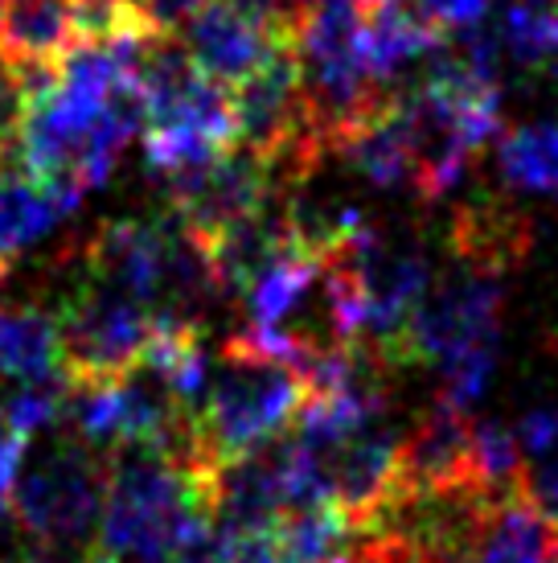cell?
Masks as SVG:
<instances>
[{"label": "cell", "instance_id": "cell-1", "mask_svg": "<svg viewBox=\"0 0 558 563\" xmlns=\"http://www.w3.org/2000/svg\"><path fill=\"white\" fill-rule=\"evenodd\" d=\"M505 284L501 267L460 260L435 276L432 292L406 329L403 358L427 362L435 371V404L472 416L496 375Z\"/></svg>", "mask_w": 558, "mask_h": 563}, {"label": "cell", "instance_id": "cell-2", "mask_svg": "<svg viewBox=\"0 0 558 563\" xmlns=\"http://www.w3.org/2000/svg\"><path fill=\"white\" fill-rule=\"evenodd\" d=\"M210 527L205 477L148 449L108 456L99 555L108 563H177Z\"/></svg>", "mask_w": 558, "mask_h": 563}, {"label": "cell", "instance_id": "cell-3", "mask_svg": "<svg viewBox=\"0 0 558 563\" xmlns=\"http://www.w3.org/2000/svg\"><path fill=\"white\" fill-rule=\"evenodd\" d=\"M309 404V383L288 362L264 354L234 333L214 358L210 391L198 416L205 470L250 456L283 440Z\"/></svg>", "mask_w": 558, "mask_h": 563}, {"label": "cell", "instance_id": "cell-4", "mask_svg": "<svg viewBox=\"0 0 558 563\" xmlns=\"http://www.w3.org/2000/svg\"><path fill=\"white\" fill-rule=\"evenodd\" d=\"M103 494L108 456L66 440L33 456L30 470H21L9 494V515L42 548V555L82 560L103 522Z\"/></svg>", "mask_w": 558, "mask_h": 563}, {"label": "cell", "instance_id": "cell-5", "mask_svg": "<svg viewBox=\"0 0 558 563\" xmlns=\"http://www.w3.org/2000/svg\"><path fill=\"white\" fill-rule=\"evenodd\" d=\"M58 329H63V366L70 383H103L136 366L156 342V317L140 300L78 272L63 292Z\"/></svg>", "mask_w": 558, "mask_h": 563}, {"label": "cell", "instance_id": "cell-6", "mask_svg": "<svg viewBox=\"0 0 558 563\" xmlns=\"http://www.w3.org/2000/svg\"><path fill=\"white\" fill-rule=\"evenodd\" d=\"M160 189L169 198V214H177L186 222L189 235H198L202 243H214L231 227L264 214L279 198V181L271 165L247 148H231L202 169L165 181Z\"/></svg>", "mask_w": 558, "mask_h": 563}, {"label": "cell", "instance_id": "cell-7", "mask_svg": "<svg viewBox=\"0 0 558 563\" xmlns=\"http://www.w3.org/2000/svg\"><path fill=\"white\" fill-rule=\"evenodd\" d=\"M189 63L217 87H238L255 70H264L279 49H288V33L243 9L238 0H210L189 21L181 37Z\"/></svg>", "mask_w": 558, "mask_h": 563}, {"label": "cell", "instance_id": "cell-8", "mask_svg": "<svg viewBox=\"0 0 558 563\" xmlns=\"http://www.w3.org/2000/svg\"><path fill=\"white\" fill-rule=\"evenodd\" d=\"M82 194L49 186L0 153V267L13 272L30 251H37L78 210Z\"/></svg>", "mask_w": 558, "mask_h": 563}, {"label": "cell", "instance_id": "cell-9", "mask_svg": "<svg viewBox=\"0 0 558 563\" xmlns=\"http://www.w3.org/2000/svg\"><path fill=\"white\" fill-rule=\"evenodd\" d=\"M366 54L378 87L390 91L411 75H427L444 58V37L415 13L411 0H370L366 13Z\"/></svg>", "mask_w": 558, "mask_h": 563}, {"label": "cell", "instance_id": "cell-10", "mask_svg": "<svg viewBox=\"0 0 558 563\" xmlns=\"http://www.w3.org/2000/svg\"><path fill=\"white\" fill-rule=\"evenodd\" d=\"M349 169L373 189H411L415 194L418 169H415V144L406 132V120L399 111V99H390L387 108H378L373 115H366L361 124H354L349 132H342L337 141L328 144Z\"/></svg>", "mask_w": 558, "mask_h": 563}, {"label": "cell", "instance_id": "cell-11", "mask_svg": "<svg viewBox=\"0 0 558 563\" xmlns=\"http://www.w3.org/2000/svg\"><path fill=\"white\" fill-rule=\"evenodd\" d=\"M82 46L78 0H9L0 16V58L9 66H54Z\"/></svg>", "mask_w": 558, "mask_h": 563}, {"label": "cell", "instance_id": "cell-12", "mask_svg": "<svg viewBox=\"0 0 558 563\" xmlns=\"http://www.w3.org/2000/svg\"><path fill=\"white\" fill-rule=\"evenodd\" d=\"M63 375L58 313L42 300L0 305V378L16 387H37V383H58Z\"/></svg>", "mask_w": 558, "mask_h": 563}, {"label": "cell", "instance_id": "cell-13", "mask_svg": "<svg viewBox=\"0 0 558 563\" xmlns=\"http://www.w3.org/2000/svg\"><path fill=\"white\" fill-rule=\"evenodd\" d=\"M555 539V527L538 515V506L526 494H513L489 510L481 534L460 555V563H546Z\"/></svg>", "mask_w": 558, "mask_h": 563}, {"label": "cell", "instance_id": "cell-14", "mask_svg": "<svg viewBox=\"0 0 558 563\" xmlns=\"http://www.w3.org/2000/svg\"><path fill=\"white\" fill-rule=\"evenodd\" d=\"M496 169H501V181L517 189L522 198L558 206V115L526 120L501 132Z\"/></svg>", "mask_w": 558, "mask_h": 563}, {"label": "cell", "instance_id": "cell-15", "mask_svg": "<svg viewBox=\"0 0 558 563\" xmlns=\"http://www.w3.org/2000/svg\"><path fill=\"white\" fill-rule=\"evenodd\" d=\"M361 531L337 510V506H300L283 515L271 531V548L279 563H337L354 555Z\"/></svg>", "mask_w": 558, "mask_h": 563}, {"label": "cell", "instance_id": "cell-16", "mask_svg": "<svg viewBox=\"0 0 558 563\" xmlns=\"http://www.w3.org/2000/svg\"><path fill=\"white\" fill-rule=\"evenodd\" d=\"M489 46L513 66H558V0H510Z\"/></svg>", "mask_w": 558, "mask_h": 563}, {"label": "cell", "instance_id": "cell-17", "mask_svg": "<svg viewBox=\"0 0 558 563\" xmlns=\"http://www.w3.org/2000/svg\"><path fill=\"white\" fill-rule=\"evenodd\" d=\"M517 444L526 456L522 494L538 506V515L558 534V407L529 411L526 420L517 423Z\"/></svg>", "mask_w": 558, "mask_h": 563}, {"label": "cell", "instance_id": "cell-18", "mask_svg": "<svg viewBox=\"0 0 558 563\" xmlns=\"http://www.w3.org/2000/svg\"><path fill=\"white\" fill-rule=\"evenodd\" d=\"M411 4L427 25H435L439 33H460V37H477L493 13V0H411Z\"/></svg>", "mask_w": 558, "mask_h": 563}, {"label": "cell", "instance_id": "cell-19", "mask_svg": "<svg viewBox=\"0 0 558 563\" xmlns=\"http://www.w3.org/2000/svg\"><path fill=\"white\" fill-rule=\"evenodd\" d=\"M210 0H140V21L153 33L177 37L193 16L202 13Z\"/></svg>", "mask_w": 558, "mask_h": 563}, {"label": "cell", "instance_id": "cell-20", "mask_svg": "<svg viewBox=\"0 0 558 563\" xmlns=\"http://www.w3.org/2000/svg\"><path fill=\"white\" fill-rule=\"evenodd\" d=\"M30 440L16 432L4 407H0V510H9V494H13L16 477H21V461H25Z\"/></svg>", "mask_w": 558, "mask_h": 563}, {"label": "cell", "instance_id": "cell-21", "mask_svg": "<svg viewBox=\"0 0 558 563\" xmlns=\"http://www.w3.org/2000/svg\"><path fill=\"white\" fill-rule=\"evenodd\" d=\"M238 4L250 9L255 16L271 21V25H279L283 33H288V21H292V13H295V0H238Z\"/></svg>", "mask_w": 558, "mask_h": 563}, {"label": "cell", "instance_id": "cell-22", "mask_svg": "<svg viewBox=\"0 0 558 563\" xmlns=\"http://www.w3.org/2000/svg\"><path fill=\"white\" fill-rule=\"evenodd\" d=\"M111 4H120V9H127V13H140V0H111Z\"/></svg>", "mask_w": 558, "mask_h": 563}, {"label": "cell", "instance_id": "cell-23", "mask_svg": "<svg viewBox=\"0 0 558 563\" xmlns=\"http://www.w3.org/2000/svg\"><path fill=\"white\" fill-rule=\"evenodd\" d=\"M4 292H9V272L0 267V297H4Z\"/></svg>", "mask_w": 558, "mask_h": 563}, {"label": "cell", "instance_id": "cell-24", "mask_svg": "<svg viewBox=\"0 0 558 563\" xmlns=\"http://www.w3.org/2000/svg\"><path fill=\"white\" fill-rule=\"evenodd\" d=\"M0 563H33V560H0Z\"/></svg>", "mask_w": 558, "mask_h": 563}, {"label": "cell", "instance_id": "cell-25", "mask_svg": "<svg viewBox=\"0 0 558 563\" xmlns=\"http://www.w3.org/2000/svg\"><path fill=\"white\" fill-rule=\"evenodd\" d=\"M337 563H354V555H345V560H337Z\"/></svg>", "mask_w": 558, "mask_h": 563}, {"label": "cell", "instance_id": "cell-26", "mask_svg": "<svg viewBox=\"0 0 558 563\" xmlns=\"http://www.w3.org/2000/svg\"><path fill=\"white\" fill-rule=\"evenodd\" d=\"M4 4H9V0H0V16H4Z\"/></svg>", "mask_w": 558, "mask_h": 563}]
</instances>
